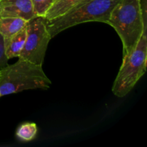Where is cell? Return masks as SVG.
I'll use <instances>...</instances> for the list:
<instances>
[{"instance_id": "6da1fadb", "label": "cell", "mask_w": 147, "mask_h": 147, "mask_svg": "<svg viewBox=\"0 0 147 147\" xmlns=\"http://www.w3.org/2000/svg\"><path fill=\"white\" fill-rule=\"evenodd\" d=\"M107 24L113 27L123 44V57L134 49L147 32L146 0H120L110 14Z\"/></svg>"}, {"instance_id": "7a4b0ae2", "label": "cell", "mask_w": 147, "mask_h": 147, "mask_svg": "<svg viewBox=\"0 0 147 147\" xmlns=\"http://www.w3.org/2000/svg\"><path fill=\"white\" fill-rule=\"evenodd\" d=\"M51 83L42 65L23 59L19 58L15 63L7 65L0 71L1 96L26 90H47Z\"/></svg>"}, {"instance_id": "3957f363", "label": "cell", "mask_w": 147, "mask_h": 147, "mask_svg": "<svg viewBox=\"0 0 147 147\" xmlns=\"http://www.w3.org/2000/svg\"><path fill=\"white\" fill-rule=\"evenodd\" d=\"M120 0H83L59 17L45 20L52 38L71 27L89 22H100L107 24L110 14Z\"/></svg>"}, {"instance_id": "277c9868", "label": "cell", "mask_w": 147, "mask_h": 147, "mask_svg": "<svg viewBox=\"0 0 147 147\" xmlns=\"http://www.w3.org/2000/svg\"><path fill=\"white\" fill-rule=\"evenodd\" d=\"M147 32H144L136 47L123 62L112 87V92L119 98L126 96L146 71Z\"/></svg>"}, {"instance_id": "5b68a950", "label": "cell", "mask_w": 147, "mask_h": 147, "mask_svg": "<svg viewBox=\"0 0 147 147\" xmlns=\"http://www.w3.org/2000/svg\"><path fill=\"white\" fill-rule=\"evenodd\" d=\"M51 39L45 17L37 16L29 20L25 43L18 57L42 65Z\"/></svg>"}, {"instance_id": "8992f818", "label": "cell", "mask_w": 147, "mask_h": 147, "mask_svg": "<svg viewBox=\"0 0 147 147\" xmlns=\"http://www.w3.org/2000/svg\"><path fill=\"white\" fill-rule=\"evenodd\" d=\"M0 17H19L29 21L37 15L31 0H1Z\"/></svg>"}, {"instance_id": "52a82bcc", "label": "cell", "mask_w": 147, "mask_h": 147, "mask_svg": "<svg viewBox=\"0 0 147 147\" xmlns=\"http://www.w3.org/2000/svg\"><path fill=\"white\" fill-rule=\"evenodd\" d=\"M27 20L19 17H0V34L4 41L27 27Z\"/></svg>"}, {"instance_id": "ba28073f", "label": "cell", "mask_w": 147, "mask_h": 147, "mask_svg": "<svg viewBox=\"0 0 147 147\" xmlns=\"http://www.w3.org/2000/svg\"><path fill=\"white\" fill-rule=\"evenodd\" d=\"M27 37V27L13 35L9 40L4 41V52L8 60L18 57L24 47Z\"/></svg>"}, {"instance_id": "9c48e42d", "label": "cell", "mask_w": 147, "mask_h": 147, "mask_svg": "<svg viewBox=\"0 0 147 147\" xmlns=\"http://www.w3.org/2000/svg\"><path fill=\"white\" fill-rule=\"evenodd\" d=\"M83 0H58L53 4L45 16V20H51L59 17L76 6Z\"/></svg>"}, {"instance_id": "30bf717a", "label": "cell", "mask_w": 147, "mask_h": 147, "mask_svg": "<svg viewBox=\"0 0 147 147\" xmlns=\"http://www.w3.org/2000/svg\"><path fill=\"white\" fill-rule=\"evenodd\" d=\"M37 133V127L34 123H24L17 129L16 136L22 142H30L35 138Z\"/></svg>"}, {"instance_id": "8fae6325", "label": "cell", "mask_w": 147, "mask_h": 147, "mask_svg": "<svg viewBox=\"0 0 147 147\" xmlns=\"http://www.w3.org/2000/svg\"><path fill=\"white\" fill-rule=\"evenodd\" d=\"M31 1L36 15L43 17L54 4V0H31Z\"/></svg>"}, {"instance_id": "7c38bea8", "label": "cell", "mask_w": 147, "mask_h": 147, "mask_svg": "<svg viewBox=\"0 0 147 147\" xmlns=\"http://www.w3.org/2000/svg\"><path fill=\"white\" fill-rule=\"evenodd\" d=\"M8 60V58L6 56L5 52H4V40H3L2 36L0 34V71L8 65L7 63Z\"/></svg>"}, {"instance_id": "4fadbf2b", "label": "cell", "mask_w": 147, "mask_h": 147, "mask_svg": "<svg viewBox=\"0 0 147 147\" xmlns=\"http://www.w3.org/2000/svg\"><path fill=\"white\" fill-rule=\"evenodd\" d=\"M58 1V0H54V4L56 2V1Z\"/></svg>"}, {"instance_id": "5bb4252c", "label": "cell", "mask_w": 147, "mask_h": 147, "mask_svg": "<svg viewBox=\"0 0 147 147\" xmlns=\"http://www.w3.org/2000/svg\"><path fill=\"white\" fill-rule=\"evenodd\" d=\"M0 97H1V94H0Z\"/></svg>"}, {"instance_id": "9a60e30c", "label": "cell", "mask_w": 147, "mask_h": 147, "mask_svg": "<svg viewBox=\"0 0 147 147\" xmlns=\"http://www.w3.org/2000/svg\"><path fill=\"white\" fill-rule=\"evenodd\" d=\"M0 1H1V0H0Z\"/></svg>"}]
</instances>
